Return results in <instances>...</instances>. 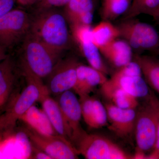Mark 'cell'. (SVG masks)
Here are the masks:
<instances>
[{"label":"cell","mask_w":159,"mask_h":159,"mask_svg":"<svg viewBox=\"0 0 159 159\" xmlns=\"http://www.w3.org/2000/svg\"><path fill=\"white\" fill-rule=\"evenodd\" d=\"M21 72L26 80V85L20 93L16 94L5 111L0 115V144L14 134L20 118L41 97L48 93L42 79L34 76L25 68Z\"/></svg>","instance_id":"6da1fadb"},{"label":"cell","mask_w":159,"mask_h":159,"mask_svg":"<svg viewBox=\"0 0 159 159\" xmlns=\"http://www.w3.org/2000/svg\"><path fill=\"white\" fill-rule=\"evenodd\" d=\"M64 14L53 8L39 10L31 19L29 33L61 56L70 48L73 38Z\"/></svg>","instance_id":"7a4b0ae2"},{"label":"cell","mask_w":159,"mask_h":159,"mask_svg":"<svg viewBox=\"0 0 159 159\" xmlns=\"http://www.w3.org/2000/svg\"><path fill=\"white\" fill-rule=\"evenodd\" d=\"M136 111L134 135L136 144L134 159H147L153 150L159 120V99L151 91Z\"/></svg>","instance_id":"3957f363"},{"label":"cell","mask_w":159,"mask_h":159,"mask_svg":"<svg viewBox=\"0 0 159 159\" xmlns=\"http://www.w3.org/2000/svg\"><path fill=\"white\" fill-rule=\"evenodd\" d=\"M20 67L29 70L40 79L47 78L61 56L44 44L29 32L24 38Z\"/></svg>","instance_id":"277c9868"},{"label":"cell","mask_w":159,"mask_h":159,"mask_svg":"<svg viewBox=\"0 0 159 159\" xmlns=\"http://www.w3.org/2000/svg\"><path fill=\"white\" fill-rule=\"evenodd\" d=\"M119 38L125 40L137 54L144 51L154 53L159 47V34L147 23L134 18L122 19L117 25Z\"/></svg>","instance_id":"5b68a950"},{"label":"cell","mask_w":159,"mask_h":159,"mask_svg":"<svg viewBox=\"0 0 159 159\" xmlns=\"http://www.w3.org/2000/svg\"><path fill=\"white\" fill-rule=\"evenodd\" d=\"M114 88L122 89L137 99H146L151 92L140 66L134 59L128 64L117 69L101 86V90Z\"/></svg>","instance_id":"8992f818"},{"label":"cell","mask_w":159,"mask_h":159,"mask_svg":"<svg viewBox=\"0 0 159 159\" xmlns=\"http://www.w3.org/2000/svg\"><path fill=\"white\" fill-rule=\"evenodd\" d=\"M75 148L87 159H129L134 156L126 153L111 140L100 135L85 132Z\"/></svg>","instance_id":"52a82bcc"},{"label":"cell","mask_w":159,"mask_h":159,"mask_svg":"<svg viewBox=\"0 0 159 159\" xmlns=\"http://www.w3.org/2000/svg\"><path fill=\"white\" fill-rule=\"evenodd\" d=\"M20 130L31 144L45 152L52 159L78 158L79 152L70 141L59 135L40 133L23 123Z\"/></svg>","instance_id":"ba28073f"},{"label":"cell","mask_w":159,"mask_h":159,"mask_svg":"<svg viewBox=\"0 0 159 159\" xmlns=\"http://www.w3.org/2000/svg\"><path fill=\"white\" fill-rule=\"evenodd\" d=\"M31 21L29 14L20 9L0 18V45L8 50L13 48L29 33Z\"/></svg>","instance_id":"9c48e42d"},{"label":"cell","mask_w":159,"mask_h":159,"mask_svg":"<svg viewBox=\"0 0 159 159\" xmlns=\"http://www.w3.org/2000/svg\"><path fill=\"white\" fill-rule=\"evenodd\" d=\"M79 64L74 57L60 59L47 78L46 85L50 95L57 97L66 91L73 90L77 80Z\"/></svg>","instance_id":"30bf717a"},{"label":"cell","mask_w":159,"mask_h":159,"mask_svg":"<svg viewBox=\"0 0 159 159\" xmlns=\"http://www.w3.org/2000/svg\"><path fill=\"white\" fill-rule=\"evenodd\" d=\"M57 101L67 123L71 136V143L74 147L85 131L80 122L82 117L79 98L72 90L66 91L57 96Z\"/></svg>","instance_id":"8fae6325"},{"label":"cell","mask_w":159,"mask_h":159,"mask_svg":"<svg viewBox=\"0 0 159 159\" xmlns=\"http://www.w3.org/2000/svg\"><path fill=\"white\" fill-rule=\"evenodd\" d=\"M73 39L78 44L90 66L108 74V68L103 61L99 49L94 43L91 37V26L78 25L70 27Z\"/></svg>","instance_id":"7c38bea8"},{"label":"cell","mask_w":159,"mask_h":159,"mask_svg":"<svg viewBox=\"0 0 159 159\" xmlns=\"http://www.w3.org/2000/svg\"><path fill=\"white\" fill-rule=\"evenodd\" d=\"M108 117V127L120 138L127 139L134 135L136 111L119 108L110 102L104 103Z\"/></svg>","instance_id":"4fadbf2b"},{"label":"cell","mask_w":159,"mask_h":159,"mask_svg":"<svg viewBox=\"0 0 159 159\" xmlns=\"http://www.w3.org/2000/svg\"><path fill=\"white\" fill-rule=\"evenodd\" d=\"M17 68L15 61L10 55L0 62V115L16 94Z\"/></svg>","instance_id":"5bb4252c"},{"label":"cell","mask_w":159,"mask_h":159,"mask_svg":"<svg viewBox=\"0 0 159 159\" xmlns=\"http://www.w3.org/2000/svg\"><path fill=\"white\" fill-rule=\"evenodd\" d=\"M106 74L90 66L79 63L77 80L73 90L79 97L89 96L97 86L101 87L108 79Z\"/></svg>","instance_id":"9a60e30c"},{"label":"cell","mask_w":159,"mask_h":159,"mask_svg":"<svg viewBox=\"0 0 159 159\" xmlns=\"http://www.w3.org/2000/svg\"><path fill=\"white\" fill-rule=\"evenodd\" d=\"M102 56L117 69L134 59L133 50L125 40L118 38L99 49Z\"/></svg>","instance_id":"2e32d148"},{"label":"cell","mask_w":159,"mask_h":159,"mask_svg":"<svg viewBox=\"0 0 159 159\" xmlns=\"http://www.w3.org/2000/svg\"><path fill=\"white\" fill-rule=\"evenodd\" d=\"M64 7V15L70 27L91 26L94 16L93 0H71Z\"/></svg>","instance_id":"e0dca14e"},{"label":"cell","mask_w":159,"mask_h":159,"mask_svg":"<svg viewBox=\"0 0 159 159\" xmlns=\"http://www.w3.org/2000/svg\"><path fill=\"white\" fill-rule=\"evenodd\" d=\"M39 102L56 133L71 143L70 132L57 100L47 93L41 97Z\"/></svg>","instance_id":"ac0fdd59"},{"label":"cell","mask_w":159,"mask_h":159,"mask_svg":"<svg viewBox=\"0 0 159 159\" xmlns=\"http://www.w3.org/2000/svg\"><path fill=\"white\" fill-rule=\"evenodd\" d=\"M19 121L40 133L59 135L54 130L44 111L34 104L21 117Z\"/></svg>","instance_id":"d6986e66"},{"label":"cell","mask_w":159,"mask_h":159,"mask_svg":"<svg viewBox=\"0 0 159 159\" xmlns=\"http://www.w3.org/2000/svg\"><path fill=\"white\" fill-rule=\"evenodd\" d=\"M134 60L140 66L148 86L159 93V58L135 54H134Z\"/></svg>","instance_id":"ffe728a7"},{"label":"cell","mask_w":159,"mask_h":159,"mask_svg":"<svg viewBox=\"0 0 159 159\" xmlns=\"http://www.w3.org/2000/svg\"><path fill=\"white\" fill-rule=\"evenodd\" d=\"M91 37L94 43L100 49L109 43L119 38L116 25L111 21L102 20L91 29Z\"/></svg>","instance_id":"44dd1931"},{"label":"cell","mask_w":159,"mask_h":159,"mask_svg":"<svg viewBox=\"0 0 159 159\" xmlns=\"http://www.w3.org/2000/svg\"><path fill=\"white\" fill-rule=\"evenodd\" d=\"M101 90L110 102L119 108L136 110L139 107L138 99L122 89L114 88Z\"/></svg>","instance_id":"7402d4cb"},{"label":"cell","mask_w":159,"mask_h":159,"mask_svg":"<svg viewBox=\"0 0 159 159\" xmlns=\"http://www.w3.org/2000/svg\"><path fill=\"white\" fill-rule=\"evenodd\" d=\"M159 11V0H132L130 7L122 19L134 18L141 14L150 16L154 19Z\"/></svg>","instance_id":"603a6c76"},{"label":"cell","mask_w":159,"mask_h":159,"mask_svg":"<svg viewBox=\"0 0 159 159\" xmlns=\"http://www.w3.org/2000/svg\"><path fill=\"white\" fill-rule=\"evenodd\" d=\"M132 0H102V20L110 21L124 15L130 7Z\"/></svg>","instance_id":"cb8c5ba5"},{"label":"cell","mask_w":159,"mask_h":159,"mask_svg":"<svg viewBox=\"0 0 159 159\" xmlns=\"http://www.w3.org/2000/svg\"><path fill=\"white\" fill-rule=\"evenodd\" d=\"M107 125L108 117L105 105L98 99L94 98L92 128H102Z\"/></svg>","instance_id":"d4e9b609"},{"label":"cell","mask_w":159,"mask_h":159,"mask_svg":"<svg viewBox=\"0 0 159 159\" xmlns=\"http://www.w3.org/2000/svg\"><path fill=\"white\" fill-rule=\"evenodd\" d=\"M94 98L90 95L79 97L82 117L89 127L92 128L93 122Z\"/></svg>","instance_id":"484cf974"},{"label":"cell","mask_w":159,"mask_h":159,"mask_svg":"<svg viewBox=\"0 0 159 159\" xmlns=\"http://www.w3.org/2000/svg\"><path fill=\"white\" fill-rule=\"evenodd\" d=\"M71 0H39L38 7L39 10L51 9L54 7L65 6Z\"/></svg>","instance_id":"4316f807"},{"label":"cell","mask_w":159,"mask_h":159,"mask_svg":"<svg viewBox=\"0 0 159 159\" xmlns=\"http://www.w3.org/2000/svg\"><path fill=\"white\" fill-rule=\"evenodd\" d=\"M16 0H0V18L13 9Z\"/></svg>","instance_id":"83f0119b"},{"label":"cell","mask_w":159,"mask_h":159,"mask_svg":"<svg viewBox=\"0 0 159 159\" xmlns=\"http://www.w3.org/2000/svg\"><path fill=\"white\" fill-rule=\"evenodd\" d=\"M29 158L33 159H52L45 152L31 144V152Z\"/></svg>","instance_id":"f1b7e54d"},{"label":"cell","mask_w":159,"mask_h":159,"mask_svg":"<svg viewBox=\"0 0 159 159\" xmlns=\"http://www.w3.org/2000/svg\"><path fill=\"white\" fill-rule=\"evenodd\" d=\"M147 159H159V120L157 130L156 140L154 147L152 151L148 155Z\"/></svg>","instance_id":"f546056e"},{"label":"cell","mask_w":159,"mask_h":159,"mask_svg":"<svg viewBox=\"0 0 159 159\" xmlns=\"http://www.w3.org/2000/svg\"><path fill=\"white\" fill-rule=\"evenodd\" d=\"M8 50L5 47L0 45V62L6 59L9 54L7 53Z\"/></svg>","instance_id":"4dcf8cb0"},{"label":"cell","mask_w":159,"mask_h":159,"mask_svg":"<svg viewBox=\"0 0 159 159\" xmlns=\"http://www.w3.org/2000/svg\"><path fill=\"white\" fill-rule=\"evenodd\" d=\"M39 0H27L26 1V6L32 5L34 3L36 2Z\"/></svg>","instance_id":"1f68e13d"},{"label":"cell","mask_w":159,"mask_h":159,"mask_svg":"<svg viewBox=\"0 0 159 159\" xmlns=\"http://www.w3.org/2000/svg\"><path fill=\"white\" fill-rule=\"evenodd\" d=\"M26 1L27 0H16V2L22 6H26Z\"/></svg>","instance_id":"d6a6232c"},{"label":"cell","mask_w":159,"mask_h":159,"mask_svg":"<svg viewBox=\"0 0 159 159\" xmlns=\"http://www.w3.org/2000/svg\"><path fill=\"white\" fill-rule=\"evenodd\" d=\"M154 19L157 21V23L158 25L159 26V12H158L155 18Z\"/></svg>","instance_id":"836d02e7"},{"label":"cell","mask_w":159,"mask_h":159,"mask_svg":"<svg viewBox=\"0 0 159 159\" xmlns=\"http://www.w3.org/2000/svg\"><path fill=\"white\" fill-rule=\"evenodd\" d=\"M154 53H155L156 54H157V55H158V56H159V47L158 49L157 50V51H156Z\"/></svg>","instance_id":"e575fe53"}]
</instances>
